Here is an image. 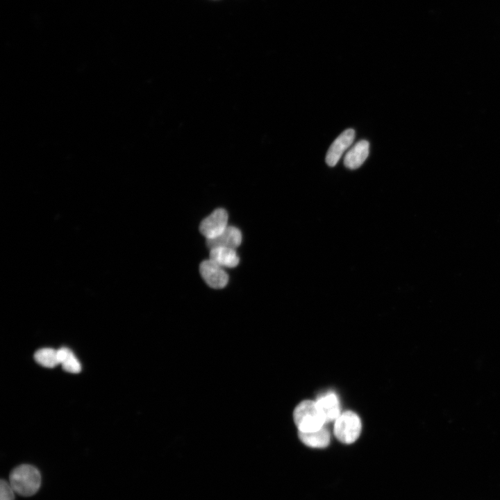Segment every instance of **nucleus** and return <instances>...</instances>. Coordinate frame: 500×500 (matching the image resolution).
<instances>
[{"label":"nucleus","instance_id":"nucleus-1","mask_svg":"<svg viewBox=\"0 0 500 500\" xmlns=\"http://www.w3.org/2000/svg\"><path fill=\"white\" fill-rule=\"evenodd\" d=\"M42 477L34 466L22 464L15 467L9 474V483L15 492L23 497H31L40 489Z\"/></svg>","mask_w":500,"mask_h":500},{"label":"nucleus","instance_id":"nucleus-2","mask_svg":"<svg viewBox=\"0 0 500 500\" xmlns=\"http://www.w3.org/2000/svg\"><path fill=\"white\" fill-rule=\"evenodd\" d=\"M294 420L299 432H313L324 426L325 419L317 407L316 402L303 401L294 409Z\"/></svg>","mask_w":500,"mask_h":500},{"label":"nucleus","instance_id":"nucleus-3","mask_svg":"<svg viewBox=\"0 0 500 500\" xmlns=\"http://www.w3.org/2000/svg\"><path fill=\"white\" fill-rule=\"evenodd\" d=\"M361 431V421L352 411H346L340 415L334 425V434L338 440L344 444H351L359 437Z\"/></svg>","mask_w":500,"mask_h":500},{"label":"nucleus","instance_id":"nucleus-4","mask_svg":"<svg viewBox=\"0 0 500 500\" xmlns=\"http://www.w3.org/2000/svg\"><path fill=\"white\" fill-rule=\"evenodd\" d=\"M228 214L223 208H217L201 223L199 230L207 239L220 234L226 227Z\"/></svg>","mask_w":500,"mask_h":500},{"label":"nucleus","instance_id":"nucleus-5","mask_svg":"<svg viewBox=\"0 0 500 500\" xmlns=\"http://www.w3.org/2000/svg\"><path fill=\"white\" fill-rule=\"evenodd\" d=\"M355 131L348 128L344 131L331 144L326 155V162L330 167L336 165L345 151L352 144Z\"/></svg>","mask_w":500,"mask_h":500},{"label":"nucleus","instance_id":"nucleus-6","mask_svg":"<svg viewBox=\"0 0 500 500\" xmlns=\"http://www.w3.org/2000/svg\"><path fill=\"white\" fill-rule=\"evenodd\" d=\"M201 276L206 283L211 288L219 289L224 288L228 282V275L226 272L212 260L203 261L199 267Z\"/></svg>","mask_w":500,"mask_h":500},{"label":"nucleus","instance_id":"nucleus-7","mask_svg":"<svg viewBox=\"0 0 500 500\" xmlns=\"http://www.w3.org/2000/svg\"><path fill=\"white\" fill-rule=\"evenodd\" d=\"M242 234L239 229L233 226H227L217 236L207 239L206 244L210 249L217 247H225L235 249L240 246Z\"/></svg>","mask_w":500,"mask_h":500},{"label":"nucleus","instance_id":"nucleus-8","mask_svg":"<svg viewBox=\"0 0 500 500\" xmlns=\"http://www.w3.org/2000/svg\"><path fill=\"white\" fill-rule=\"evenodd\" d=\"M369 143L365 140L356 142L345 154L344 165L350 169L360 167L369 155Z\"/></svg>","mask_w":500,"mask_h":500},{"label":"nucleus","instance_id":"nucleus-9","mask_svg":"<svg viewBox=\"0 0 500 500\" xmlns=\"http://www.w3.org/2000/svg\"><path fill=\"white\" fill-rule=\"evenodd\" d=\"M316 403L322 414L326 423L336 420V419L339 417V400L334 392H328L321 395L317 398Z\"/></svg>","mask_w":500,"mask_h":500},{"label":"nucleus","instance_id":"nucleus-10","mask_svg":"<svg viewBox=\"0 0 500 500\" xmlns=\"http://www.w3.org/2000/svg\"><path fill=\"white\" fill-rule=\"evenodd\" d=\"M210 259L220 267H234L239 262L235 249L217 247L210 251Z\"/></svg>","mask_w":500,"mask_h":500},{"label":"nucleus","instance_id":"nucleus-11","mask_svg":"<svg viewBox=\"0 0 500 500\" xmlns=\"http://www.w3.org/2000/svg\"><path fill=\"white\" fill-rule=\"evenodd\" d=\"M299 437L304 444L312 448H324L330 442V433L324 426L313 432H299Z\"/></svg>","mask_w":500,"mask_h":500},{"label":"nucleus","instance_id":"nucleus-12","mask_svg":"<svg viewBox=\"0 0 500 500\" xmlns=\"http://www.w3.org/2000/svg\"><path fill=\"white\" fill-rule=\"evenodd\" d=\"M59 365L69 373L77 374L81 370V365L73 351L67 347L58 349Z\"/></svg>","mask_w":500,"mask_h":500},{"label":"nucleus","instance_id":"nucleus-13","mask_svg":"<svg viewBox=\"0 0 500 500\" xmlns=\"http://www.w3.org/2000/svg\"><path fill=\"white\" fill-rule=\"evenodd\" d=\"M35 361L40 365L53 368L59 365L58 349L51 348H42L38 349L34 354Z\"/></svg>","mask_w":500,"mask_h":500},{"label":"nucleus","instance_id":"nucleus-14","mask_svg":"<svg viewBox=\"0 0 500 500\" xmlns=\"http://www.w3.org/2000/svg\"><path fill=\"white\" fill-rule=\"evenodd\" d=\"M15 491L12 488L10 483L1 478L0 481V500H14Z\"/></svg>","mask_w":500,"mask_h":500}]
</instances>
